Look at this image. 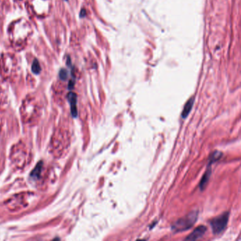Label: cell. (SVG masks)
I'll return each instance as SVG.
<instances>
[{"label": "cell", "mask_w": 241, "mask_h": 241, "mask_svg": "<svg viewBox=\"0 0 241 241\" xmlns=\"http://www.w3.org/2000/svg\"><path fill=\"white\" fill-rule=\"evenodd\" d=\"M207 231V228L204 226H199L194 230L188 236L185 238L187 240H195L202 238Z\"/></svg>", "instance_id": "cell-3"}, {"label": "cell", "mask_w": 241, "mask_h": 241, "mask_svg": "<svg viewBox=\"0 0 241 241\" xmlns=\"http://www.w3.org/2000/svg\"><path fill=\"white\" fill-rule=\"evenodd\" d=\"M229 213L225 212L210 221V226L214 234H219L226 228L228 221Z\"/></svg>", "instance_id": "cell-2"}, {"label": "cell", "mask_w": 241, "mask_h": 241, "mask_svg": "<svg viewBox=\"0 0 241 241\" xmlns=\"http://www.w3.org/2000/svg\"><path fill=\"white\" fill-rule=\"evenodd\" d=\"M32 71L35 74H38L40 72V66L38 60L35 59L32 65Z\"/></svg>", "instance_id": "cell-9"}, {"label": "cell", "mask_w": 241, "mask_h": 241, "mask_svg": "<svg viewBox=\"0 0 241 241\" xmlns=\"http://www.w3.org/2000/svg\"><path fill=\"white\" fill-rule=\"evenodd\" d=\"M221 156H222V153H221V152L218 151H214L209 157L208 165H211L212 163L217 161L218 160H219L221 159Z\"/></svg>", "instance_id": "cell-8"}, {"label": "cell", "mask_w": 241, "mask_h": 241, "mask_svg": "<svg viewBox=\"0 0 241 241\" xmlns=\"http://www.w3.org/2000/svg\"><path fill=\"white\" fill-rule=\"evenodd\" d=\"M194 101H194V98L192 97V98H191L188 100V101L186 102V104L185 105V107L182 113V118H186L188 116V115L190 114L191 110H192L193 107Z\"/></svg>", "instance_id": "cell-6"}, {"label": "cell", "mask_w": 241, "mask_h": 241, "mask_svg": "<svg viewBox=\"0 0 241 241\" xmlns=\"http://www.w3.org/2000/svg\"><path fill=\"white\" fill-rule=\"evenodd\" d=\"M43 165V161H40L36 165V166L35 167V168L33 169V171L31 172V173H30V176L33 177V178H39L40 176L41 170H42Z\"/></svg>", "instance_id": "cell-7"}, {"label": "cell", "mask_w": 241, "mask_h": 241, "mask_svg": "<svg viewBox=\"0 0 241 241\" xmlns=\"http://www.w3.org/2000/svg\"><path fill=\"white\" fill-rule=\"evenodd\" d=\"M211 173H212V168L210 167V165H208V168L207 169V170L204 174V176H202L200 183H199V187H200L201 190H204L205 188H206L207 185L209 182L210 176H211Z\"/></svg>", "instance_id": "cell-5"}, {"label": "cell", "mask_w": 241, "mask_h": 241, "mask_svg": "<svg viewBox=\"0 0 241 241\" xmlns=\"http://www.w3.org/2000/svg\"><path fill=\"white\" fill-rule=\"evenodd\" d=\"M86 15V13H85V10L84 9H82L81 10V17H83V16H84Z\"/></svg>", "instance_id": "cell-12"}, {"label": "cell", "mask_w": 241, "mask_h": 241, "mask_svg": "<svg viewBox=\"0 0 241 241\" xmlns=\"http://www.w3.org/2000/svg\"><path fill=\"white\" fill-rule=\"evenodd\" d=\"M74 80H71L70 83H69L68 88H70V89H72V88H74Z\"/></svg>", "instance_id": "cell-11"}, {"label": "cell", "mask_w": 241, "mask_h": 241, "mask_svg": "<svg viewBox=\"0 0 241 241\" xmlns=\"http://www.w3.org/2000/svg\"><path fill=\"white\" fill-rule=\"evenodd\" d=\"M197 215L198 213L196 212L190 213L186 217L177 221L172 226V229L176 232H181L190 228L196 221Z\"/></svg>", "instance_id": "cell-1"}, {"label": "cell", "mask_w": 241, "mask_h": 241, "mask_svg": "<svg viewBox=\"0 0 241 241\" xmlns=\"http://www.w3.org/2000/svg\"><path fill=\"white\" fill-rule=\"evenodd\" d=\"M60 77L62 80H66L68 77V71L66 70H61L60 71Z\"/></svg>", "instance_id": "cell-10"}, {"label": "cell", "mask_w": 241, "mask_h": 241, "mask_svg": "<svg viewBox=\"0 0 241 241\" xmlns=\"http://www.w3.org/2000/svg\"><path fill=\"white\" fill-rule=\"evenodd\" d=\"M68 100L71 106V113L74 118H76L78 115L76 108V102H77V96L74 93L70 92L68 94Z\"/></svg>", "instance_id": "cell-4"}]
</instances>
